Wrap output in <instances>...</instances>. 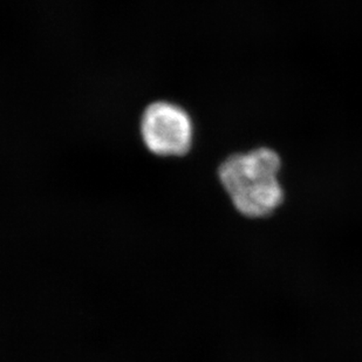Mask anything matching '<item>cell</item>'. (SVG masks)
Wrapping results in <instances>:
<instances>
[{
	"label": "cell",
	"mask_w": 362,
	"mask_h": 362,
	"mask_svg": "<svg viewBox=\"0 0 362 362\" xmlns=\"http://www.w3.org/2000/svg\"><path fill=\"white\" fill-rule=\"evenodd\" d=\"M281 156L260 147L233 154L221 164L218 177L233 208L243 217L263 219L274 215L285 199Z\"/></svg>",
	"instance_id": "obj_1"
},
{
	"label": "cell",
	"mask_w": 362,
	"mask_h": 362,
	"mask_svg": "<svg viewBox=\"0 0 362 362\" xmlns=\"http://www.w3.org/2000/svg\"><path fill=\"white\" fill-rule=\"evenodd\" d=\"M141 134L151 153L160 156H182L192 148L194 126L183 108L161 101L153 103L144 112Z\"/></svg>",
	"instance_id": "obj_2"
}]
</instances>
